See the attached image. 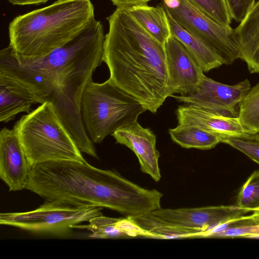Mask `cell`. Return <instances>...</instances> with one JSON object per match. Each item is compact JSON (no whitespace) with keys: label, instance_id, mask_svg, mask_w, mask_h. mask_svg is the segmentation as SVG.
<instances>
[{"label":"cell","instance_id":"1","mask_svg":"<svg viewBox=\"0 0 259 259\" xmlns=\"http://www.w3.org/2000/svg\"><path fill=\"white\" fill-rule=\"evenodd\" d=\"M105 36L102 24L95 19L70 42L38 59L19 63L9 46L0 51V74L26 86L39 103H50L80 151L95 158L81 102L94 72L102 65Z\"/></svg>","mask_w":259,"mask_h":259},{"label":"cell","instance_id":"2","mask_svg":"<svg viewBox=\"0 0 259 259\" xmlns=\"http://www.w3.org/2000/svg\"><path fill=\"white\" fill-rule=\"evenodd\" d=\"M25 189L45 200L107 208L126 217L160 208L163 195L155 189L139 186L115 171L75 161H52L32 166Z\"/></svg>","mask_w":259,"mask_h":259},{"label":"cell","instance_id":"3","mask_svg":"<svg viewBox=\"0 0 259 259\" xmlns=\"http://www.w3.org/2000/svg\"><path fill=\"white\" fill-rule=\"evenodd\" d=\"M103 62L115 84L153 113L170 97L164 45L151 36L126 8L107 18Z\"/></svg>","mask_w":259,"mask_h":259},{"label":"cell","instance_id":"4","mask_svg":"<svg viewBox=\"0 0 259 259\" xmlns=\"http://www.w3.org/2000/svg\"><path fill=\"white\" fill-rule=\"evenodd\" d=\"M95 19L91 0H57L14 18L9 46L19 63L35 60L70 42Z\"/></svg>","mask_w":259,"mask_h":259},{"label":"cell","instance_id":"5","mask_svg":"<svg viewBox=\"0 0 259 259\" xmlns=\"http://www.w3.org/2000/svg\"><path fill=\"white\" fill-rule=\"evenodd\" d=\"M13 129L31 166L52 161H86L71 135L48 102L23 115Z\"/></svg>","mask_w":259,"mask_h":259},{"label":"cell","instance_id":"6","mask_svg":"<svg viewBox=\"0 0 259 259\" xmlns=\"http://www.w3.org/2000/svg\"><path fill=\"white\" fill-rule=\"evenodd\" d=\"M147 111L134 96L109 78L102 83L92 79L87 85L81 102L85 128L94 143L100 144L118 129L137 121Z\"/></svg>","mask_w":259,"mask_h":259},{"label":"cell","instance_id":"7","mask_svg":"<svg viewBox=\"0 0 259 259\" xmlns=\"http://www.w3.org/2000/svg\"><path fill=\"white\" fill-rule=\"evenodd\" d=\"M103 208L61 200H45L28 211L0 213V224L35 233L65 234L81 223L102 214Z\"/></svg>","mask_w":259,"mask_h":259},{"label":"cell","instance_id":"8","mask_svg":"<svg viewBox=\"0 0 259 259\" xmlns=\"http://www.w3.org/2000/svg\"><path fill=\"white\" fill-rule=\"evenodd\" d=\"M172 18L188 32L202 39L222 58L224 64L240 58L234 29L218 23L187 0H161L160 4Z\"/></svg>","mask_w":259,"mask_h":259},{"label":"cell","instance_id":"9","mask_svg":"<svg viewBox=\"0 0 259 259\" xmlns=\"http://www.w3.org/2000/svg\"><path fill=\"white\" fill-rule=\"evenodd\" d=\"M250 88V81L247 79L229 85L204 75L191 93L171 97L186 104L197 106L225 115L238 116L240 105Z\"/></svg>","mask_w":259,"mask_h":259},{"label":"cell","instance_id":"10","mask_svg":"<svg viewBox=\"0 0 259 259\" xmlns=\"http://www.w3.org/2000/svg\"><path fill=\"white\" fill-rule=\"evenodd\" d=\"M247 212L237 205H221L177 209L159 208L151 213L164 222L195 231L198 237L215 226Z\"/></svg>","mask_w":259,"mask_h":259},{"label":"cell","instance_id":"11","mask_svg":"<svg viewBox=\"0 0 259 259\" xmlns=\"http://www.w3.org/2000/svg\"><path fill=\"white\" fill-rule=\"evenodd\" d=\"M170 97L193 92L204 74L201 66L185 47L171 35L164 44Z\"/></svg>","mask_w":259,"mask_h":259},{"label":"cell","instance_id":"12","mask_svg":"<svg viewBox=\"0 0 259 259\" xmlns=\"http://www.w3.org/2000/svg\"><path fill=\"white\" fill-rule=\"evenodd\" d=\"M179 125L193 126L223 139H254L253 134L241 123L238 116L214 112L191 104L179 106L176 110Z\"/></svg>","mask_w":259,"mask_h":259},{"label":"cell","instance_id":"13","mask_svg":"<svg viewBox=\"0 0 259 259\" xmlns=\"http://www.w3.org/2000/svg\"><path fill=\"white\" fill-rule=\"evenodd\" d=\"M30 165L13 129L0 132V177L10 191L25 189L31 172Z\"/></svg>","mask_w":259,"mask_h":259},{"label":"cell","instance_id":"14","mask_svg":"<svg viewBox=\"0 0 259 259\" xmlns=\"http://www.w3.org/2000/svg\"><path fill=\"white\" fill-rule=\"evenodd\" d=\"M111 135L116 143L135 153L142 172L150 175L155 182L160 180V153L156 147V136L150 128L143 127L136 121L118 129Z\"/></svg>","mask_w":259,"mask_h":259},{"label":"cell","instance_id":"15","mask_svg":"<svg viewBox=\"0 0 259 259\" xmlns=\"http://www.w3.org/2000/svg\"><path fill=\"white\" fill-rule=\"evenodd\" d=\"M39 103L32 92L24 84L10 76L0 74V121L7 123L19 113L31 111Z\"/></svg>","mask_w":259,"mask_h":259},{"label":"cell","instance_id":"16","mask_svg":"<svg viewBox=\"0 0 259 259\" xmlns=\"http://www.w3.org/2000/svg\"><path fill=\"white\" fill-rule=\"evenodd\" d=\"M240 52L250 73H259V0L234 29Z\"/></svg>","mask_w":259,"mask_h":259},{"label":"cell","instance_id":"17","mask_svg":"<svg viewBox=\"0 0 259 259\" xmlns=\"http://www.w3.org/2000/svg\"><path fill=\"white\" fill-rule=\"evenodd\" d=\"M171 35L179 40L192 55L204 72L224 64L218 52L205 41L187 31L166 12Z\"/></svg>","mask_w":259,"mask_h":259},{"label":"cell","instance_id":"18","mask_svg":"<svg viewBox=\"0 0 259 259\" xmlns=\"http://www.w3.org/2000/svg\"><path fill=\"white\" fill-rule=\"evenodd\" d=\"M126 8L151 36L164 45L171 33L166 12L161 5L156 7L143 5Z\"/></svg>","mask_w":259,"mask_h":259},{"label":"cell","instance_id":"19","mask_svg":"<svg viewBox=\"0 0 259 259\" xmlns=\"http://www.w3.org/2000/svg\"><path fill=\"white\" fill-rule=\"evenodd\" d=\"M139 229L141 235L161 239L198 237L195 231L168 224L154 216L151 212L127 217Z\"/></svg>","mask_w":259,"mask_h":259},{"label":"cell","instance_id":"20","mask_svg":"<svg viewBox=\"0 0 259 259\" xmlns=\"http://www.w3.org/2000/svg\"><path fill=\"white\" fill-rule=\"evenodd\" d=\"M168 132L175 143L185 148L208 150L221 143L220 138L193 126L178 124Z\"/></svg>","mask_w":259,"mask_h":259},{"label":"cell","instance_id":"21","mask_svg":"<svg viewBox=\"0 0 259 259\" xmlns=\"http://www.w3.org/2000/svg\"><path fill=\"white\" fill-rule=\"evenodd\" d=\"M87 225H77L74 229H85L91 232V238L107 239L128 236L126 219L112 218L103 214L91 219Z\"/></svg>","mask_w":259,"mask_h":259},{"label":"cell","instance_id":"22","mask_svg":"<svg viewBox=\"0 0 259 259\" xmlns=\"http://www.w3.org/2000/svg\"><path fill=\"white\" fill-rule=\"evenodd\" d=\"M238 117L245 128L255 135L259 133V82L244 97Z\"/></svg>","mask_w":259,"mask_h":259},{"label":"cell","instance_id":"23","mask_svg":"<svg viewBox=\"0 0 259 259\" xmlns=\"http://www.w3.org/2000/svg\"><path fill=\"white\" fill-rule=\"evenodd\" d=\"M209 18L225 26H231L232 17L226 0H187Z\"/></svg>","mask_w":259,"mask_h":259},{"label":"cell","instance_id":"24","mask_svg":"<svg viewBox=\"0 0 259 259\" xmlns=\"http://www.w3.org/2000/svg\"><path fill=\"white\" fill-rule=\"evenodd\" d=\"M236 205L247 212L259 209V170H255L242 186Z\"/></svg>","mask_w":259,"mask_h":259},{"label":"cell","instance_id":"25","mask_svg":"<svg viewBox=\"0 0 259 259\" xmlns=\"http://www.w3.org/2000/svg\"><path fill=\"white\" fill-rule=\"evenodd\" d=\"M221 143L240 151L259 164V141L255 139L225 138Z\"/></svg>","mask_w":259,"mask_h":259},{"label":"cell","instance_id":"26","mask_svg":"<svg viewBox=\"0 0 259 259\" xmlns=\"http://www.w3.org/2000/svg\"><path fill=\"white\" fill-rule=\"evenodd\" d=\"M210 237L259 238V223L254 222L235 226L214 233Z\"/></svg>","mask_w":259,"mask_h":259},{"label":"cell","instance_id":"27","mask_svg":"<svg viewBox=\"0 0 259 259\" xmlns=\"http://www.w3.org/2000/svg\"><path fill=\"white\" fill-rule=\"evenodd\" d=\"M232 19L240 22L255 3V0H226Z\"/></svg>","mask_w":259,"mask_h":259},{"label":"cell","instance_id":"28","mask_svg":"<svg viewBox=\"0 0 259 259\" xmlns=\"http://www.w3.org/2000/svg\"><path fill=\"white\" fill-rule=\"evenodd\" d=\"M151 0H111L117 8H129L135 6L147 5Z\"/></svg>","mask_w":259,"mask_h":259},{"label":"cell","instance_id":"29","mask_svg":"<svg viewBox=\"0 0 259 259\" xmlns=\"http://www.w3.org/2000/svg\"><path fill=\"white\" fill-rule=\"evenodd\" d=\"M10 4L14 5H38L45 4L50 0H7Z\"/></svg>","mask_w":259,"mask_h":259},{"label":"cell","instance_id":"30","mask_svg":"<svg viewBox=\"0 0 259 259\" xmlns=\"http://www.w3.org/2000/svg\"><path fill=\"white\" fill-rule=\"evenodd\" d=\"M253 213L251 215V218L257 223H259V209L253 211Z\"/></svg>","mask_w":259,"mask_h":259},{"label":"cell","instance_id":"31","mask_svg":"<svg viewBox=\"0 0 259 259\" xmlns=\"http://www.w3.org/2000/svg\"><path fill=\"white\" fill-rule=\"evenodd\" d=\"M259 139V133L257 134L255 137V140H258Z\"/></svg>","mask_w":259,"mask_h":259},{"label":"cell","instance_id":"32","mask_svg":"<svg viewBox=\"0 0 259 259\" xmlns=\"http://www.w3.org/2000/svg\"><path fill=\"white\" fill-rule=\"evenodd\" d=\"M257 140L259 141V139L258 140Z\"/></svg>","mask_w":259,"mask_h":259}]
</instances>
